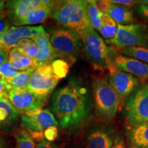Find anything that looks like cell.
I'll list each match as a JSON object with an SVG mask.
<instances>
[{
	"label": "cell",
	"mask_w": 148,
	"mask_h": 148,
	"mask_svg": "<svg viewBox=\"0 0 148 148\" xmlns=\"http://www.w3.org/2000/svg\"><path fill=\"white\" fill-rule=\"evenodd\" d=\"M107 14H108L118 25H130L134 21V14L132 10L130 8L123 5L110 3Z\"/></svg>",
	"instance_id": "cell-20"
},
{
	"label": "cell",
	"mask_w": 148,
	"mask_h": 148,
	"mask_svg": "<svg viewBox=\"0 0 148 148\" xmlns=\"http://www.w3.org/2000/svg\"><path fill=\"white\" fill-rule=\"evenodd\" d=\"M21 126L34 140L44 139V133L51 127H59V123L48 109L39 108L22 114Z\"/></svg>",
	"instance_id": "cell-7"
},
{
	"label": "cell",
	"mask_w": 148,
	"mask_h": 148,
	"mask_svg": "<svg viewBox=\"0 0 148 148\" xmlns=\"http://www.w3.org/2000/svg\"><path fill=\"white\" fill-rule=\"evenodd\" d=\"M136 10L140 16L148 20V5L139 4L136 8Z\"/></svg>",
	"instance_id": "cell-36"
},
{
	"label": "cell",
	"mask_w": 148,
	"mask_h": 148,
	"mask_svg": "<svg viewBox=\"0 0 148 148\" xmlns=\"http://www.w3.org/2000/svg\"><path fill=\"white\" fill-rule=\"evenodd\" d=\"M121 55L130 57L148 64V48L143 47H130L119 49Z\"/></svg>",
	"instance_id": "cell-25"
},
{
	"label": "cell",
	"mask_w": 148,
	"mask_h": 148,
	"mask_svg": "<svg viewBox=\"0 0 148 148\" xmlns=\"http://www.w3.org/2000/svg\"><path fill=\"white\" fill-rule=\"evenodd\" d=\"M124 111L127 125L132 127L148 121V83L142 84L127 98Z\"/></svg>",
	"instance_id": "cell-6"
},
{
	"label": "cell",
	"mask_w": 148,
	"mask_h": 148,
	"mask_svg": "<svg viewBox=\"0 0 148 148\" xmlns=\"http://www.w3.org/2000/svg\"><path fill=\"white\" fill-rule=\"evenodd\" d=\"M36 148H58L57 146L55 145L53 142L49 141V140L44 139H42L40 140L38 143V145H37Z\"/></svg>",
	"instance_id": "cell-37"
},
{
	"label": "cell",
	"mask_w": 148,
	"mask_h": 148,
	"mask_svg": "<svg viewBox=\"0 0 148 148\" xmlns=\"http://www.w3.org/2000/svg\"><path fill=\"white\" fill-rule=\"evenodd\" d=\"M58 135V127H51L47 129L44 133V138L49 141L52 142L57 138Z\"/></svg>",
	"instance_id": "cell-31"
},
{
	"label": "cell",
	"mask_w": 148,
	"mask_h": 148,
	"mask_svg": "<svg viewBox=\"0 0 148 148\" xmlns=\"http://www.w3.org/2000/svg\"><path fill=\"white\" fill-rule=\"evenodd\" d=\"M8 60V52L0 49V66Z\"/></svg>",
	"instance_id": "cell-38"
},
{
	"label": "cell",
	"mask_w": 148,
	"mask_h": 148,
	"mask_svg": "<svg viewBox=\"0 0 148 148\" xmlns=\"http://www.w3.org/2000/svg\"><path fill=\"white\" fill-rule=\"evenodd\" d=\"M10 90V88L9 87V85L8 84V82H7V81L0 77V92H1L7 99H8V93Z\"/></svg>",
	"instance_id": "cell-34"
},
{
	"label": "cell",
	"mask_w": 148,
	"mask_h": 148,
	"mask_svg": "<svg viewBox=\"0 0 148 148\" xmlns=\"http://www.w3.org/2000/svg\"><path fill=\"white\" fill-rule=\"evenodd\" d=\"M5 7V1L0 0V12H2Z\"/></svg>",
	"instance_id": "cell-39"
},
{
	"label": "cell",
	"mask_w": 148,
	"mask_h": 148,
	"mask_svg": "<svg viewBox=\"0 0 148 148\" xmlns=\"http://www.w3.org/2000/svg\"><path fill=\"white\" fill-rule=\"evenodd\" d=\"M92 101L97 116L105 121L114 119L121 103L108 79L102 77H96L92 82Z\"/></svg>",
	"instance_id": "cell-3"
},
{
	"label": "cell",
	"mask_w": 148,
	"mask_h": 148,
	"mask_svg": "<svg viewBox=\"0 0 148 148\" xmlns=\"http://www.w3.org/2000/svg\"><path fill=\"white\" fill-rule=\"evenodd\" d=\"M19 114L8 99H0V127L8 128L10 127L16 121Z\"/></svg>",
	"instance_id": "cell-19"
},
{
	"label": "cell",
	"mask_w": 148,
	"mask_h": 148,
	"mask_svg": "<svg viewBox=\"0 0 148 148\" xmlns=\"http://www.w3.org/2000/svg\"><path fill=\"white\" fill-rule=\"evenodd\" d=\"M52 17L57 23L79 32L90 25L86 14V1L66 0L59 1L52 12Z\"/></svg>",
	"instance_id": "cell-4"
},
{
	"label": "cell",
	"mask_w": 148,
	"mask_h": 148,
	"mask_svg": "<svg viewBox=\"0 0 148 148\" xmlns=\"http://www.w3.org/2000/svg\"><path fill=\"white\" fill-rule=\"evenodd\" d=\"M8 21L9 18L7 17V14L4 12H0V34H3L10 29Z\"/></svg>",
	"instance_id": "cell-30"
},
{
	"label": "cell",
	"mask_w": 148,
	"mask_h": 148,
	"mask_svg": "<svg viewBox=\"0 0 148 148\" xmlns=\"http://www.w3.org/2000/svg\"><path fill=\"white\" fill-rule=\"evenodd\" d=\"M96 5L97 8L102 14L107 13L109 7H110V2L109 0H101V1H95Z\"/></svg>",
	"instance_id": "cell-32"
},
{
	"label": "cell",
	"mask_w": 148,
	"mask_h": 148,
	"mask_svg": "<svg viewBox=\"0 0 148 148\" xmlns=\"http://www.w3.org/2000/svg\"><path fill=\"white\" fill-rule=\"evenodd\" d=\"M16 148H36L34 139L24 129L20 130L16 136Z\"/></svg>",
	"instance_id": "cell-26"
},
{
	"label": "cell",
	"mask_w": 148,
	"mask_h": 148,
	"mask_svg": "<svg viewBox=\"0 0 148 148\" xmlns=\"http://www.w3.org/2000/svg\"><path fill=\"white\" fill-rule=\"evenodd\" d=\"M47 1L43 0H14L5 2L10 21L17 25L19 21L36 9L45 5Z\"/></svg>",
	"instance_id": "cell-14"
},
{
	"label": "cell",
	"mask_w": 148,
	"mask_h": 148,
	"mask_svg": "<svg viewBox=\"0 0 148 148\" xmlns=\"http://www.w3.org/2000/svg\"><path fill=\"white\" fill-rule=\"evenodd\" d=\"M58 2L55 1H47L45 5L30 12L23 19L18 22L16 25H36L42 23L52 14Z\"/></svg>",
	"instance_id": "cell-16"
},
{
	"label": "cell",
	"mask_w": 148,
	"mask_h": 148,
	"mask_svg": "<svg viewBox=\"0 0 148 148\" xmlns=\"http://www.w3.org/2000/svg\"><path fill=\"white\" fill-rule=\"evenodd\" d=\"M3 98H5V96L3 95V94L1 93V92H0V99H3ZM6 99H7V98H6Z\"/></svg>",
	"instance_id": "cell-42"
},
{
	"label": "cell",
	"mask_w": 148,
	"mask_h": 148,
	"mask_svg": "<svg viewBox=\"0 0 148 148\" xmlns=\"http://www.w3.org/2000/svg\"><path fill=\"white\" fill-rule=\"evenodd\" d=\"M128 138L133 147L148 148V121L132 127Z\"/></svg>",
	"instance_id": "cell-18"
},
{
	"label": "cell",
	"mask_w": 148,
	"mask_h": 148,
	"mask_svg": "<svg viewBox=\"0 0 148 148\" xmlns=\"http://www.w3.org/2000/svg\"><path fill=\"white\" fill-rule=\"evenodd\" d=\"M118 24L110 17L108 14H102L101 20V26L99 29L101 36L107 40L113 38L117 32Z\"/></svg>",
	"instance_id": "cell-21"
},
{
	"label": "cell",
	"mask_w": 148,
	"mask_h": 148,
	"mask_svg": "<svg viewBox=\"0 0 148 148\" xmlns=\"http://www.w3.org/2000/svg\"><path fill=\"white\" fill-rule=\"evenodd\" d=\"M44 27L40 26H19L12 27L2 34L1 47L3 50L9 51L14 48L18 40L23 38L33 39L35 37L45 33Z\"/></svg>",
	"instance_id": "cell-11"
},
{
	"label": "cell",
	"mask_w": 148,
	"mask_h": 148,
	"mask_svg": "<svg viewBox=\"0 0 148 148\" xmlns=\"http://www.w3.org/2000/svg\"><path fill=\"white\" fill-rule=\"evenodd\" d=\"M93 101L90 92L80 80L72 78L57 89L51 97V110L62 128L82 125L91 115Z\"/></svg>",
	"instance_id": "cell-1"
},
{
	"label": "cell",
	"mask_w": 148,
	"mask_h": 148,
	"mask_svg": "<svg viewBox=\"0 0 148 148\" xmlns=\"http://www.w3.org/2000/svg\"><path fill=\"white\" fill-rule=\"evenodd\" d=\"M86 10L90 25L94 29L99 31L101 26V20L103 14L97 8L95 1H86Z\"/></svg>",
	"instance_id": "cell-22"
},
{
	"label": "cell",
	"mask_w": 148,
	"mask_h": 148,
	"mask_svg": "<svg viewBox=\"0 0 148 148\" xmlns=\"http://www.w3.org/2000/svg\"><path fill=\"white\" fill-rule=\"evenodd\" d=\"M112 62L117 69L136 77L143 83L148 78V64L136 59L119 54L113 48Z\"/></svg>",
	"instance_id": "cell-12"
},
{
	"label": "cell",
	"mask_w": 148,
	"mask_h": 148,
	"mask_svg": "<svg viewBox=\"0 0 148 148\" xmlns=\"http://www.w3.org/2000/svg\"><path fill=\"white\" fill-rule=\"evenodd\" d=\"M8 99L14 108L21 114L42 108L44 103V101L29 91L27 88L10 90Z\"/></svg>",
	"instance_id": "cell-13"
},
{
	"label": "cell",
	"mask_w": 148,
	"mask_h": 148,
	"mask_svg": "<svg viewBox=\"0 0 148 148\" xmlns=\"http://www.w3.org/2000/svg\"><path fill=\"white\" fill-rule=\"evenodd\" d=\"M9 62L14 69L21 71L30 69H36L38 67V65L34 59L27 58L23 56H21V57H19L15 60L11 61Z\"/></svg>",
	"instance_id": "cell-27"
},
{
	"label": "cell",
	"mask_w": 148,
	"mask_h": 148,
	"mask_svg": "<svg viewBox=\"0 0 148 148\" xmlns=\"http://www.w3.org/2000/svg\"><path fill=\"white\" fill-rule=\"evenodd\" d=\"M109 72L110 74L107 79L119 96L121 102L126 100L127 98L143 84L136 77L120 71L116 67Z\"/></svg>",
	"instance_id": "cell-10"
},
{
	"label": "cell",
	"mask_w": 148,
	"mask_h": 148,
	"mask_svg": "<svg viewBox=\"0 0 148 148\" xmlns=\"http://www.w3.org/2000/svg\"><path fill=\"white\" fill-rule=\"evenodd\" d=\"M107 42L119 49L130 47L148 48V27L143 24L118 25L115 36Z\"/></svg>",
	"instance_id": "cell-8"
},
{
	"label": "cell",
	"mask_w": 148,
	"mask_h": 148,
	"mask_svg": "<svg viewBox=\"0 0 148 148\" xmlns=\"http://www.w3.org/2000/svg\"><path fill=\"white\" fill-rule=\"evenodd\" d=\"M59 79L51 64L38 66L31 75L27 89L45 102Z\"/></svg>",
	"instance_id": "cell-9"
},
{
	"label": "cell",
	"mask_w": 148,
	"mask_h": 148,
	"mask_svg": "<svg viewBox=\"0 0 148 148\" xmlns=\"http://www.w3.org/2000/svg\"><path fill=\"white\" fill-rule=\"evenodd\" d=\"M73 148H80V147H73Z\"/></svg>",
	"instance_id": "cell-43"
},
{
	"label": "cell",
	"mask_w": 148,
	"mask_h": 148,
	"mask_svg": "<svg viewBox=\"0 0 148 148\" xmlns=\"http://www.w3.org/2000/svg\"><path fill=\"white\" fill-rule=\"evenodd\" d=\"M54 71L56 75L58 77L59 79L64 78L67 75L69 71V66L65 60L62 59H58L53 61L51 64Z\"/></svg>",
	"instance_id": "cell-29"
},
{
	"label": "cell",
	"mask_w": 148,
	"mask_h": 148,
	"mask_svg": "<svg viewBox=\"0 0 148 148\" xmlns=\"http://www.w3.org/2000/svg\"><path fill=\"white\" fill-rule=\"evenodd\" d=\"M83 42V50L88 61L97 69H114L112 62L113 48L109 47L99 34L92 26L78 32Z\"/></svg>",
	"instance_id": "cell-2"
},
{
	"label": "cell",
	"mask_w": 148,
	"mask_h": 148,
	"mask_svg": "<svg viewBox=\"0 0 148 148\" xmlns=\"http://www.w3.org/2000/svg\"><path fill=\"white\" fill-rule=\"evenodd\" d=\"M35 69H30L21 71L15 77L7 82L10 90L27 88L31 75Z\"/></svg>",
	"instance_id": "cell-24"
},
{
	"label": "cell",
	"mask_w": 148,
	"mask_h": 148,
	"mask_svg": "<svg viewBox=\"0 0 148 148\" xmlns=\"http://www.w3.org/2000/svg\"><path fill=\"white\" fill-rule=\"evenodd\" d=\"M138 3L141 5H148V0H143V1H138Z\"/></svg>",
	"instance_id": "cell-41"
},
{
	"label": "cell",
	"mask_w": 148,
	"mask_h": 148,
	"mask_svg": "<svg viewBox=\"0 0 148 148\" xmlns=\"http://www.w3.org/2000/svg\"><path fill=\"white\" fill-rule=\"evenodd\" d=\"M110 1L112 3L123 5L127 8H130L138 3V1H133V0H110Z\"/></svg>",
	"instance_id": "cell-33"
},
{
	"label": "cell",
	"mask_w": 148,
	"mask_h": 148,
	"mask_svg": "<svg viewBox=\"0 0 148 148\" xmlns=\"http://www.w3.org/2000/svg\"><path fill=\"white\" fill-rule=\"evenodd\" d=\"M38 47L34 60L38 66L50 64L57 58L54 49L50 42V36L47 32L32 39Z\"/></svg>",
	"instance_id": "cell-15"
},
{
	"label": "cell",
	"mask_w": 148,
	"mask_h": 148,
	"mask_svg": "<svg viewBox=\"0 0 148 148\" xmlns=\"http://www.w3.org/2000/svg\"><path fill=\"white\" fill-rule=\"evenodd\" d=\"M14 48L23 56L34 59L36 56L38 47L34 40L29 38H23L18 40Z\"/></svg>",
	"instance_id": "cell-23"
},
{
	"label": "cell",
	"mask_w": 148,
	"mask_h": 148,
	"mask_svg": "<svg viewBox=\"0 0 148 148\" xmlns=\"http://www.w3.org/2000/svg\"><path fill=\"white\" fill-rule=\"evenodd\" d=\"M50 42L57 58L64 60H75L83 48L82 38L79 33L66 27L56 29L51 35Z\"/></svg>",
	"instance_id": "cell-5"
},
{
	"label": "cell",
	"mask_w": 148,
	"mask_h": 148,
	"mask_svg": "<svg viewBox=\"0 0 148 148\" xmlns=\"http://www.w3.org/2000/svg\"><path fill=\"white\" fill-rule=\"evenodd\" d=\"M111 148H127L123 138L119 135L116 136Z\"/></svg>",
	"instance_id": "cell-35"
},
{
	"label": "cell",
	"mask_w": 148,
	"mask_h": 148,
	"mask_svg": "<svg viewBox=\"0 0 148 148\" xmlns=\"http://www.w3.org/2000/svg\"><path fill=\"white\" fill-rule=\"evenodd\" d=\"M0 148H6V145H5L4 140L1 137H0Z\"/></svg>",
	"instance_id": "cell-40"
},
{
	"label": "cell",
	"mask_w": 148,
	"mask_h": 148,
	"mask_svg": "<svg viewBox=\"0 0 148 148\" xmlns=\"http://www.w3.org/2000/svg\"><path fill=\"white\" fill-rule=\"evenodd\" d=\"M20 71L14 69V68L10 64L8 61L4 62L2 65L0 66V77L4 79L7 82L10 79H13L16 75H18Z\"/></svg>",
	"instance_id": "cell-28"
},
{
	"label": "cell",
	"mask_w": 148,
	"mask_h": 148,
	"mask_svg": "<svg viewBox=\"0 0 148 148\" xmlns=\"http://www.w3.org/2000/svg\"><path fill=\"white\" fill-rule=\"evenodd\" d=\"M112 144L110 135L99 127L92 130L86 139V148H111Z\"/></svg>",
	"instance_id": "cell-17"
}]
</instances>
